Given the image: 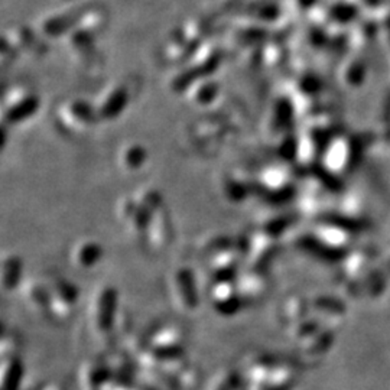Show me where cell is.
I'll use <instances>...</instances> for the list:
<instances>
[{
  "instance_id": "obj_3",
  "label": "cell",
  "mask_w": 390,
  "mask_h": 390,
  "mask_svg": "<svg viewBox=\"0 0 390 390\" xmlns=\"http://www.w3.org/2000/svg\"><path fill=\"white\" fill-rule=\"evenodd\" d=\"M76 302H77V292L69 282L55 279L48 283V307H46L48 319L54 322L67 321L74 312Z\"/></svg>"
},
{
  "instance_id": "obj_14",
  "label": "cell",
  "mask_w": 390,
  "mask_h": 390,
  "mask_svg": "<svg viewBox=\"0 0 390 390\" xmlns=\"http://www.w3.org/2000/svg\"><path fill=\"white\" fill-rule=\"evenodd\" d=\"M41 390H62V389L58 384H55V383H49V384L44 386Z\"/></svg>"
},
{
  "instance_id": "obj_1",
  "label": "cell",
  "mask_w": 390,
  "mask_h": 390,
  "mask_svg": "<svg viewBox=\"0 0 390 390\" xmlns=\"http://www.w3.org/2000/svg\"><path fill=\"white\" fill-rule=\"evenodd\" d=\"M117 292L112 286H101L89 301V324L93 334L101 340L113 338L121 331L123 315L118 311Z\"/></svg>"
},
{
  "instance_id": "obj_7",
  "label": "cell",
  "mask_w": 390,
  "mask_h": 390,
  "mask_svg": "<svg viewBox=\"0 0 390 390\" xmlns=\"http://www.w3.org/2000/svg\"><path fill=\"white\" fill-rule=\"evenodd\" d=\"M22 299L26 307L37 315L46 317L48 307V283L37 279H29L22 283Z\"/></svg>"
},
{
  "instance_id": "obj_9",
  "label": "cell",
  "mask_w": 390,
  "mask_h": 390,
  "mask_svg": "<svg viewBox=\"0 0 390 390\" xmlns=\"http://www.w3.org/2000/svg\"><path fill=\"white\" fill-rule=\"evenodd\" d=\"M22 379V364L16 355H3L2 362V390H18Z\"/></svg>"
},
{
  "instance_id": "obj_6",
  "label": "cell",
  "mask_w": 390,
  "mask_h": 390,
  "mask_svg": "<svg viewBox=\"0 0 390 390\" xmlns=\"http://www.w3.org/2000/svg\"><path fill=\"white\" fill-rule=\"evenodd\" d=\"M114 382L106 360H87L80 366L78 383L81 390H107Z\"/></svg>"
},
{
  "instance_id": "obj_4",
  "label": "cell",
  "mask_w": 390,
  "mask_h": 390,
  "mask_svg": "<svg viewBox=\"0 0 390 390\" xmlns=\"http://www.w3.org/2000/svg\"><path fill=\"white\" fill-rule=\"evenodd\" d=\"M169 292H171V299L174 307L184 312L191 314L198 310V292L197 283L194 275L188 269H179L172 275L169 281Z\"/></svg>"
},
{
  "instance_id": "obj_11",
  "label": "cell",
  "mask_w": 390,
  "mask_h": 390,
  "mask_svg": "<svg viewBox=\"0 0 390 390\" xmlns=\"http://www.w3.org/2000/svg\"><path fill=\"white\" fill-rule=\"evenodd\" d=\"M98 258H100V249L94 243L80 246L74 256L80 267H93L97 263Z\"/></svg>"
},
{
  "instance_id": "obj_10",
  "label": "cell",
  "mask_w": 390,
  "mask_h": 390,
  "mask_svg": "<svg viewBox=\"0 0 390 390\" xmlns=\"http://www.w3.org/2000/svg\"><path fill=\"white\" fill-rule=\"evenodd\" d=\"M242 384L240 369H223L211 378L207 390H240Z\"/></svg>"
},
{
  "instance_id": "obj_13",
  "label": "cell",
  "mask_w": 390,
  "mask_h": 390,
  "mask_svg": "<svg viewBox=\"0 0 390 390\" xmlns=\"http://www.w3.org/2000/svg\"><path fill=\"white\" fill-rule=\"evenodd\" d=\"M110 390H139V387L132 386L129 383H116Z\"/></svg>"
},
{
  "instance_id": "obj_2",
  "label": "cell",
  "mask_w": 390,
  "mask_h": 390,
  "mask_svg": "<svg viewBox=\"0 0 390 390\" xmlns=\"http://www.w3.org/2000/svg\"><path fill=\"white\" fill-rule=\"evenodd\" d=\"M186 338L182 328L174 322H161L148 331L143 346L159 360L184 355Z\"/></svg>"
},
{
  "instance_id": "obj_5",
  "label": "cell",
  "mask_w": 390,
  "mask_h": 390,
  "mask_svg": "<svg viewBox=\"0 0 390 390\" xmlns=\"http://www.w3.org/2000/svg\"><path fill=\"white\" fill-rule=\"evenodd\" d=\"M210 302L214 310L223 315H233L242 307H245L239 291H237L236 281L227 279H218L210 290Z\"/></svg>"
},
{
  "instance_id": "obj_8",
  "label": "cell",
  "mask_w": 390,
  "mask_h": 390,
  "mask_svg": "<svg viewBox=\"0 0 390 390\" xmlns=\"http://www.w3.org/2000/svg\"><path fill=\"white\" fill-rule=\"evenodd\" d=\"M237 291L243 305L256 303L266 294V281L259 274H246L236 279Z\"/></svg>"
},
{
  "instance_id": "obj_12",
  "label": "cell",
  "mask_w": 390,
  "mask_h": 390,
  "mask_svg": "<svg viewBox=\"0 0 390 390\" xmlns=\"http://www.w3.org/2000/svg\"><path fill=\"white\" fill-rule=\"evenodd\" d=\"M19 281H21V265H19V262L16 259H12V258L9 260H5L3 279H2L5 290L6 291L13 290V287L18 286Z\"/></svg>"
}]
</instances>
